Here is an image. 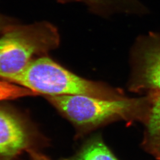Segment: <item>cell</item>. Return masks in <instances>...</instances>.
Instances as JSON below:
<instances>
[{
	"label": "cell",
	"mask_w": 160,
	"mask_h": 160,
	"mask_svg": "<svg viewBox=\"0 0 160 160\" xmlns=\"http://www.w3.org/2000/svg\"><path fill=\"white\" fill-rule=\"evenodd\" d=\"M0 79L45 97L81 95L109 100L126 98L122 90L81 78L45 56L35 58L19 72Z\"/></svg>",
	"instance_id": "cell-1"
},
{
	"label": "cell",
	"mask_w": 160,
	"mask_h": 160,
	"mask_svg": "<svg viewBox=\"0 0 160 160\" xmlns=\"http://www.w3.org/2000/svg\"><path fill=\"white\" fill-rule=\"evenodd\" d=\"M30 158L32 160H52L45 155L37 151L34 148H30L27 151Z\"/></svg>",
	"instance_id": "cell-10"
},
{
	"label": "cell",
	"mask_w": 160,
	"mask_h": 160,
	"mask_svg": "<svg viewBox=\"0 0 160 160\" xmlns=\"http://www.w3.org/2000/svg\"><path fill=\"white\" fill-rule=\"evenodd\" d=\"M142 123L145 126L142 147L147 152L160 160V92L147 93Z\"/></svg>",
	"instance_id": "cell-6"
},
{
	"label": "cell",
	"mask_w": 160,
	"mask_h": 160,
	"mask_svg": "<svg viewBox=\"0 0 160 160\" xmlns=\"http://www.w3.org/2000/svg\"><path fill=\"white\" fill-rule=\"evenodd\" d=\"M134 62L132 91L160 92V34L149 33L139 39Z\"/></svg>",
	"instance_id": "cell-4"
},
{
	"label": "cell",
	"mask_w": 160,
	"mask_h": 160,
	"mask_svg": "<svg viewBox=\"0 0 160 160\" xmlns=\"http://www.w3.org/2000/svg\"><path fill=\"white\" fill-rule=\"evenodd\" d=\"M33 133L20 115L0 108V160H17L32 148Z\"/></svg>",
	"instance_id": "cell-5"
},
{
	"label": "cell",
	"mask_w": 160,
	"mask_h": 160,
	"mask_svg": "<svg viewBox=\"0 0 160 160\" xmlns=\"http://www.w3.org/2000/svg\"><path fill=\"white\" fill-rule=\"evenodd\" d=\"M45 98L81 133L114 120L141 122L147 102L146 96L119 100L81 95L52 96Z\"/></svg>",
	"instance_id": "cell-2"
},
{
	"label": "cell",
	"mask_w": 160,
	"mask_h": 160,
	"mask_svg": "<svg viewBox=\"0 0 160 160\" xmlns=\"http://www.w3.org/2000/svg\"><path fill=\"white\" fill-rule=\"evenodd\" d=\"M59 2L62 3H67V2H74V1H78L80 0H58Z\"/></svg>",
	"instance_id": "cell-11"
},
{
	"label": "cell",
	"mask_w": 160,
	"mask_h": 160,
	"mask_svg": "<svg viewBox=\"0 0 160 160\" xmlns=\"http://www.w3.org/2000/svg\"><path fill=\"white\" fill-rule=\"evenodd\" d=\"M0 36V77L19 72L34 57L57 48V29L45 22L29 25L14 24Z\"/></svg>",
	"instance_id": "cell-3"
},
{
	"label": "cell",
	"mask_w": 160,
	"mask_h": 160,
	"mask_svg": "<svg viewBox=\"0 0 160 160\" xmlns=\"http://www.w3.org/2000/svg\"><path fill=\"white\" fill-rule=\"evenodd\" d=\"M38 94L23 87L0 79V101L12 100Z\"/></svg>",
	"instance_id": "cell-8"
},
{
	"label": "cell",
	"mask_w": 160,
	"mask_h": 160,
	"mask_svg": "<svg viewBox=\"0 0 160 160\" xmlns=\"http://www.w3.org/2000/svg\"><path fill=\"white\" fill-rule=\"evenodd\" d=\"M14 24H15L12 20L0 14V33H2Z\"/></svg>",
	"instance_id": "cell-9"
},
{
	"label": "cell",
	"mask_w": 160,
	"mask_h": 160,
	"mask_svg": "<svg viewBox=\"0 0 160 160\" xmlns=\"http://www.w3.org/2000/svg\"><path fill=\"white\" fill-rule=\"evenodd\" d=\"M67 160H118L100 138L87 142L80 151Z\"/></svg>",
	"instance_id": "cell-7"
}]
</instances>
